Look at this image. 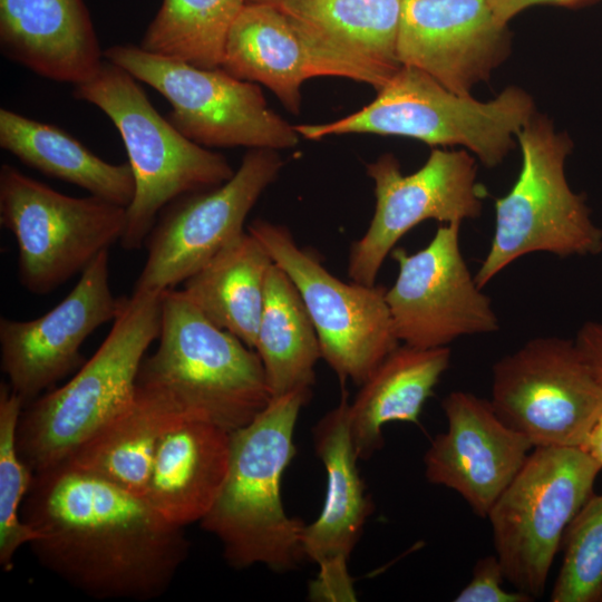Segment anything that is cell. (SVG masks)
I'll list each match as a JSON object with an SVG mask.
<instances>
[{
	"mask_svg": "<svg viewBox=\"0 0 602 602\" xmlns=\"http://www.w3.org/2000/svg\"><path fill=\"white\" fill-rule=\"evenodd\" d=\"M184 418L191 417L166 398L137 386L130 402L62 464L145 497L158 446Z\"/></svg>",
	"mask_w": 602,
	"mask_h": 602,
	"instance_id": "24",
	"label": "cell"
},
{
	"mask_svg": "<svg viewBox=\"0 0 602 602\" xmlns=\"http://www.w3.org/2000/svg\"><path fill=\"white\" fill-rule=\"evenodd\" d=\"M231 433L206 420L184 418L165 434L144 498L166 521L185 527L211 511L227 476Z\"/></svg>",
	"mask_w": 602,
	"mask_h": 602,
	"instance_id": "22",
	"label": "cell"
},
{
	"mask_svg": "<svg viewBox=\"0 0 602 602\" xmlns=\"http://www.w3.org/2000/svg\"><path fill=\"white\" fill-rule=\"evenodd\" d=\"M447 430L431 440L424 455L426 479L447 487L486 518L534 448L507 426L491 400L452 391L441 400Z\"/></svg>",
	"mask_w": 602,
	"mask_h": 602,
	"instance_id": "19",
	"label": "cell"
},
{
	"mask_svg": "<svg viewBox=\"0 0 602 602\" xmlns=\"http://www.w3.org/2000/svg\"><path fill=\"white\" fill-rule=\"evenodd\" d=\"M244 6V0H163L139 47L198 68H219Z\"/></svg>",
	"mask_w": 602,
	"mask_h": 602,
	"instance_id": "29",
	"label": "cell"
},
{
	"mask_svg": "<svg viewBox=\"0 0 602 602\" xmlns=\"http://www.w3.org/2000/svg\"><path fill=\"white\" fill-rule=\"evenodd\" d=\"M0 46L36 75L72 86L104 60L84 0H0Z\"/></svg>",
	"mask_w": 602,
	"mask_h": 602,
	"instance_id": "21",
	"label": "cell"
},
{
	"mask_svg": "<svg viewBox=\"0 0 602 602\" xmlns=\"http://www.w3.org/2000/svg\"><path fill=\"white\" fill-rule=\"evenodd\" d=\"M362 109L319 125H298L301 137L377 134L418 139L429 146L458 145L493 168L515 145L514 138L536 113L533 97L508 86L494 99L458 95L423 70L401 66Z\"/></svg>",
	"mask_w": 602,
	"mask_h": 602,
	"instance_id": "6",
	"label": "cell"
},
{
	"mask_svg": "<svg viewBox=\"0 0 602 602\" xmlns=\"http://www.w3.org/2000/svg\"><path fill=\"white\" fill-rule=\"evenodd\" d=\"M282 166L276 151L251 148L229 181L168 204L145 241L146 261L134 291L174 289L242 235L250 211Z\"/></svg>",
	"mask_w": 602,
	"mask_h": 602,
	"instance_id": "14",
	"label": "cell"
},
{
	"mask_svg": "<svg viewBox=\"0 0 602 602\" xmlns=\"http://www.w3.org/2000/svg\"><path fill=\"white\" fill-rule=\"evenodd\" d=\"M591 1L593 0H489V3L497 20L503 25H508V21L513 17L532 6L554 4L575 7Z\"/></svg>",
	"mask_w": 602,
	"mask_h": 602,
	"instance_id": "34",
	"label": "cell"
},
{
	"mask_svg": "<svg viewBox=\"0 0 602 602\" xmlns=\"http://www.w3.org/2000/svg\"><path fill=\"white\" fill-rule=\"evenodd\" d=\"M245 3L280 6L284 0H244Z\"/></svg>",
	"mask_w": 602,
	"mask_h": 602,
	"instance_id": "36",
	"label": "cell"
},
{
	"mask_svg": "<svg viewBox=\"0 0 602 602\" xmlns=\"http://www.w3.org/2000/svg\"><path fill=\"white\" fill-rule=\"evenodd\" d=\"M506 580L496 554L479 559L473 569L469 582L456 595V602H532L535 599L521 591H508Z\"/></svg>",
	"mask_w": 602,
	"mask_h": 602,
	"instance_id": "32",
	"label": "cell"
},
{
	"mask_svg": "<svg viewBox=\"0 0 602 602\" xmlns=\"http://www.w3.org/2000/svg\"><path fill=\"white\" fill-rule=\"evenodd\" d=\"M492 375L496 414L533 447H580L602 411V382L574 340L533 338Z\"/></svg>",
	"mask_w": 602,
	"mask_h": 602,
	"instance_id": "12",
	"label": "cell"
},
{
	"mask_svg": "<svg viewBox=\"0 0 602 602\" xmlns=\"http://www.w3.org/2000/svg\"><path fill=\"white\" fill-rule=\"evenodd\" d=\"M367 174L375 184V213L348 259L349 278L367 285L376 284L386 258L415 226L477 219L487 196L477 182L476 159L464 148L433 147L425 164L408 175L392 154H383L367 165Z\"/></svg>",
	"mask_w": 602,
	"mask_h": 602,
	"instance_id": "13",
	"label": "cell"
},
{
	"mask_svg": "<svg viewBox=\"0 0 602 602\" xmlns=\"http://www.w3.org/2000/svg\"><path fill=\"white\" fill-rule=\"evenodd\" d=\"M349 404L342 390L339 404L313 427L314 449L327 475L326 496L320 514L302 532L305 557L319 566L313 591L319 598L340 601L355 600L348 561L373 511L357 465Z\"/></svg>",
	"mask_w": 602,
	"mask_h": 602,
	"instance_id": "20",
	"label": "cell"
},
{
	"mask_svg": "<svg viewBox=\"0 0 602 602\" xmlns=\"http://www.w3.org/2000/svg\"><path fill=\"white\" fill-rule=\"evenodd\" d=\"M580 448L602 467V411Z\"/></svg>",
	"mask_w": 602,
	"mask_h": 602,
	"instance_id": "35",
	"label": "cell"
},
{
	"mask_svg": "<svg viewBox=\"0 0 602 602\" xmlns=\"http://www.w3.org/2000/svg\"><path fill=\"white\" fill-rule=\"evenodd\" d=\"M254 350L271 398L311 391L321 358L318 334L297 288L274 263L266 276Z\"/></svg>",
	"mask_w": 602,
	"mask_h": 602,
	"instance_id": "27",
	"label": "cell"
},
{
	"mask_svg": "<svg viewBox=\"0 0 602 602\" xmlns=\"http://www.w3.org/2000/svg\"><path fill=\"white\" fill-rule=\"evenodd\" d=\"M126 207L89 195L74 197L10 164L0 168V223L18 245V276L30 293H51L119 243Z\"/></svg>",
	"mask_w": 602,
	"mask_h": 602,
	"instance_id": "9",
	"label": "cell"
},
{
	"mask_svg": "<svg viewBox=\"0 0 602 602\" xmlns=\"http://www.w3.org/2000/svg\"><path fill=\"white\" fill-rule=\"evenodd\" d=\"M310 397L311 391L299 390L271 398L247 425L231 433L225 483L200 525L220 541L234 569L262 564L287 572L305 559V524L287 514L281 484L295 456V425Z\"/></svg>",
	"mask_w": 602,
	"mask_h": 602,
	"instance_id": "2",
	"label": "cell"
},
{
	"mask_svg": "<svg viewBox=\"0 0 602 602\" xmlns=\"http://www.w3.org/2000/svg\"><path fill=\"white\" fill-rule=\"evenodd\" d=\"M25 404L9 383L0 385V565L13 569L17 551L31 543L36 532L22 520L21 508L35 473L23 462L17 445Z\"/></svg>",
	"mask_w": 602,
	"mask_h": 602,
	"instance_id": "30",
	"label": "cell"
},
{
	"mask_svg": "<svg viewBox=\"0 0 602 602\" xmlns=\"http://www.w3.org/2000/svg\"><path fill=\"white\" fill-rule=\"evenodd\" d=\"M0 146L42 174L127 207L135 194L129 163L111 164L60 127L0 109Z\"/></svg>",
	"mask_w": 602,
	"mask_h": 602,
	"instance_id": "25",
	"label": "cell"
},
{
	"mask_svg": "<svg viewBox=\"0 0 602 602\" xmlns=\"http://www.w3.org/2000/svg\"><path fill=\"white\" fill-rule=\"evenodd\" d=\"M404 0H284L279 7L336 48L392 76Z\"/></svg>",
	"mask_w": 602,
	"mask_h": 602,
	"instance_id": "28",
	"label": "cell"
},
{
	"mask_svg": "<svg viewBox=\"0 0 602 602\" xmlns=\"http://www.w3.org/2000/svg\"><path fill=\"white\" fill-rule=\"evenodd\" d=\"M522 166L508 193L495 201L489 250L475 274L484 288L520 258L546 252L557 258L602 252V229L591 217L584 195L570 187L565 161L572 140L535 113L516 135Z\"/></svg>",
	"mask_w": 602,
	"mask_h": 602,
	"instance_id": "7",
	"label": "cell"
},
{
	"mask_svg": "<svg viewBox=\"0 0 602 602\" xmlns=\"http://www.w3.org/2000/svg\"><path fill=\"white\" fill-rule=\"evenodd\" d=\"M104 58L165 97L172 106L167 119L202 146L278 151L299 143L295 126L268 107L256 84L222 67L198 68L134 45L111 46Z\"/></svg>",
	"mask_w": 602,
	"mask_h": 602,
	"instance_id": "10",
	"label": "cell"
},
{
	"mask_svg": "<svg viewBox=\"0 0 602 602\" xmlns=\"http://www.w3.org/2000/svg\"><path fill=\"white\" fill-rule=\"evenodd\" d=\"M512 35L489 0H404L397 39L401 66L472 95L508 58Z\"/></svg>",
	"mask_w": 602,
	"mask_h": 602,
	"instance_id": "18",
	"label": "cell"
},
{
	"mask_svg": "<svg viewBox=\"0 0 602 602\" xmlns=\"http://www.w3.org/2000/svg\"><path fill=\"white\" fill-rule=\"evenodd\" d=\"M602 467L580 447H534L487 514L495 554L515 590L540 598L564 533Z\"/></svg>",
	"mask_w": 602,
	"mask_h": 602,
	"instance_id": "8",
	"label": "cell"
},
{
	"mask_svg": "<svg viewBox=\"0 0 602 602\" xmlns=\"http://www.w3.org/2000/svg\"><path fill=\"white\" fill-rule=\"evenodd\" d=\"M462 223L440 225L416 253L391 251L398 274L385 298L400 343L448 347L465 336L499 330L492 300L482 292L459 245Z\"/></svg>",
	"mask_w": 602,
	"mask_h": 602,
	"instance_id": "15",
	"label": "cell"
},
{
	"mask_svg": "<svg viewBox=\"0 0 602 602\" xmlns=\"http://www.w3.org/2000/svg\"><path fill=\"white\" fill-rule=\"evenodd\" d=\"M247 231L297 288L318 334L321 358L341 385L350 380L360 386L400 344L386 289L338 279L314 251L299 246L284 225L255 220Z\"/></svg>",
	"mask_w": 602,
	"mask_h": 602,
	"instance_id": "11",
	"label": "cell"
},
{
	"mask_svg": "<svg viewBox=\"0 0 602 602\" xmlns=\"http://www.w3.org/2000/svg\"><path fill=\"white\" fill-rule=\"evenodd\" d=\"M272 264L246 231L186 279L182 292L210 322L254 349Z\"/></svg>",
	"mask_w": 602,
	"mask_h": 602,
	"instance_id": "26",
	"label": "cell"
},
{
	"mask_svg": "<svg viewBox=\"0 0 602 602\" xmlns=\"http://www.w3.org/2000/svg\"><path fill=\"white\" fill-rule=\"evenodd\" d=\"M579 350L602 382V322L588 321L574 339Z\"/></svg>",
	"mask_w": 602,
	"mask_h": 602,
	"instance_id": "33",
	"label": "cell"
},
{
	"mask_svg": "<svg viewBox=\"0 0 602 602\" xmlns=\"http://www.w3.org/2000/svg\"><path fill=\"white\" fill-rule=\"evenodd\" d=\"M162 304L163 293L120 298L111 329L90 359L65 385L23 407L17 445L35 474L66 462L130 402L146 351L159 336Z\"/></svg>",
	"mask_w": 602,
	"mask_h": 602,
	"instance_id": "3",
	"label": "cell"
},
{
	"mask_svg": "<svg viewBox=\"0 0 602 602\" xmlns=\"http://www.w3.org/2000/svg\"><path fill=\"white\" fill-rule=\"evenodd\" d=\"M21 516L38 562L97 600L158 599L190 550L144 497L64 464L35 474Z\"/></svg>",
	"mask_w": 602,
	"mask_h": 602,
	"instance_id": "1",
	"label": "cell"
},
{
	"mask_svg": "<svg viewBox=\"0 0 602 602\" xmlns=\"http://www.w3.org/2000/svg\"><path fill=\"white\" fill-rule=\"evenodd\" d=\"M552 602H602V494H593L567 526Z\"/></svg>",
	"mask_w": 602,
	"mask_h": 602,
	"instance_id": "31",
	"label": "cell"
},
{
	"mask_svg": "<svg viewBox=\"0 0 602 602\" xmlns=\"http://www.w3.org/2000/svg\"><path fill=\"white\" fill-rule=\"evenodd\" d=\"M449 362L448 347L421 349L401 343L386 356L349 404L350 435L359 459L370 458L383 446L386 424L419 423Z\"/></svg>",
	"mask_w": 602,
	"mask_h": 602,
	"instance_id": "23",
	"label": "cell"
},
{
	"mask_svg": "<svg viewBox=\"0 0 602 602\" xmlns=\"http://www.w3.org/2000/svg\"><path fill=\"white\" fill-rule=\"evenodd\" d=\"M158 346L145 357L137 386L191 418L234 431L271 399L258 352L210 322L182 290L163 293Z\"/></svg>",
	"mask_w": 602,
	"mask_h": 602,
	"instance_id": "4",
	"label": "cell"
},
{
	"mask_svg": "<svg viewBox=\"0 0 602 602\" xmlns=\"http://www.w3.org/2000/svg\"><path fill=\"white\" fill-rule=\"evenodd\" d=\"M221 67L239 79L264 85L295 115L301 86L309 78L344 77L379 90L392 77L326 42L279 6L253 3H245L235 19Z\"/></svg>",
	"mask_w": 602,
	"mask_h": 602,
	"instance_id": "16",
	"label": "cell"
},
{
	"mask_svg": "<svg viewBox=\"0 0 602 602\" xmlns=\"http://www.w3.org/2000/svg\"><path fill=\"white\" fill-rule=\"evenodd\" d=\"M138 80L104 58L97 72L74 86L76 99L98 107L117 128L135 179L119 242L144 247L161 212L175 200L216 187L234 171L226 158L188 139L152 105Z\"/></svg>",
	"mask_w": 602,
	"mask_h": 602,
	"instance_id": "5",
	"label": "cell"
},
{
	"mask_svg": "<svg viewBox=\"0 0 602 602\" xmlns=\"http://www.w3.org/2000/svg\"><path fill=\"white\" fill-rule=\"evenodd\" d=\"M108 255H98L71 291L42 315L0 319L1 370L25 406L79 367L82 343L115 320L120 298L110 288Z\"/></svg>",
	"mask_w": 602,
	"mask_h": 602,
	"instance_id": "17",
	"label": "cell"
}]
</instances>
